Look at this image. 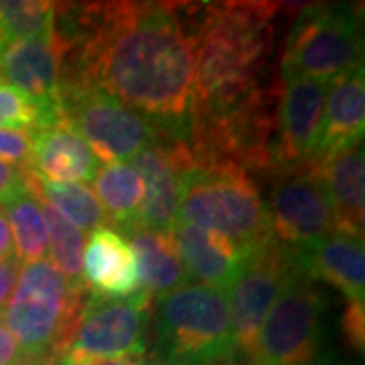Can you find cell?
Segmentation results:
<instances>
[{"label":"cell","instance_id":"cell-1","mask_svg":"<svg viewBox=\"0 0 365 365\" xmlns=\"http://www.w3.org/2000/svg\"><path fill=\"white\" fill-rule=\"evenodd\" d=\"M197 2L57 4L63 83H86L187 143L195 122Z\"/></svg>","mask_w":365,"mask_h":365},{"label":"cell","instance_id":"cell-2","mask_svg":"<svg viewBox=\"0 0 365 365\" xmlns=\"http://www.w3.org/2000/svg\"><path fill=\"white\" fill-rule=\"evenodd\" d=\"M280 13L276 2H197L195 120L217 116L260 90Z\"/></svg>","mask_w":365,"mask_h":365},{"label":"cell","instance_id":"cell-3","mask_svg":"<svg viewBox=\"0 0 365 365\" xmlns=\"http://www.w3.org/2000/svg\"><path fill=\"white\" fill-rule=\"evenodd\" d=\"M177 223L197 225L254 250L272 235L268 205L240 165L191 157L181 175Z\"/></svg>","mask_w":365,"mask_h":365},{"label":"cell","instance_id":"cell-4","mask_svg":"<svg viewBox=\"0 0 365 365\" xmlns=\"http://www.w3.org/2000/svg\"><path fill=\"white\" fill-rule=\"evenodd\" d=\"M88 288L78 287L47 260L25 264L2 311V323L35 361L61 357L86 304Z\"/></svg>","mask_w":365,"mask_h":365},{"label":"cell","instance_id":"cell-5","mask_svg":"<svg viewBox=\"0 0 365 365\" xmlns=\"http://www.w3.org/2000/svg\"><path fill=\"white\" fill-rule=\"evenodd\" d=\"M153 359L199 365L235 355L227 292L185 284L153 300Z\"/></svg>","mask_w":365,"mask_h":365},{"label":"cell","instance_id":"cell-6","mask_svg":"<svg viewBox=\"0 0 365 365\" xmlns=\"http://www.w3.org/2000/svg\"><path fill=\"white\" fill-rule=\"evenodd\" d=\"M361 4H309L288 31L280 61L282 79L329 83L364 63Z\"/></svg>","mask_w":365,"mask_h":365},{"label":"cell","instance_id":"cell-7","mask_svg":"<svg viewBox=\"0 0 365 365\" xmlns=\"http://www.w3.org/2000/svg\"><path fill=\"white\" fill-rule=\"evenodd\" d=\"M153 294L140 288L130 299L88 297L79 323L57 365H90L148 355Z\"/></svg>","mask_w":365,"mask_h":365},{"label":"cell","instance_id":"cell-8","mask_svg":"<svg viewBox=\"0 0 365 365\" xmlns=\"http://www.w3.org/2000/svg\"><path fill=\"white\" fill-rule=\"evenodd\" d=\"M59 114L104 165L132 160L160 136L146 118L86 83L61 86Z\"/></svg>","mask_w":365,"mask_h":365},{"label":"cell","instance_id":"cell-9","mask_svg":"<svg viewBox=\"0 0 365 365\" xmlns=\"http://www.w3.org/2000/svg\"><path fill=\"white\" fill-rule=\"evenodd\" d=\"M323 317L325 299L313 278L302 270L268 311L246 361L250 365L309 364L319 355Z\"/></svg>","mask_w":365,"mask_h":365},{"label":"cell","instance_id":"cell-10","mask_svg":"<svg viewBox=\"0 0 365 365\" xmlns=\"http://www.w3.org/2000/svg\"><path fill=\"white\" fill-rule=\"evenodd\" d=\"M300 272L297 252L276 237L250 252L242 272L227 290L232 337L240 357H248L268 311Z\"/></svg>","mask_w":365,"mask_h":365},{"label":"cell","instance_id":"cell-11","mask_svg":"<svg viewBox=\"0 0 365 365\" xmlns=\"http://www.w3.org/2000/svg\"><path fill=\"white\" fill-rule=\"evenodd\" d=\"M266 205L272 235L288 248H309L335 232L331 199L317 163L280 173Z\"/></svg>","mask_w":365,"mask_h":365},{"label":"cell","instance_id":"cell-12","mask_svg":"<svg viewBox=\"0 0 365 365\" xmlns=\"http://www.w3.org/2000/svg\"><path fill=\"white\" fill-rule=\"evenodd\" d=\"M276 134L272 146V173H287L309 163L321 136L329 83L311 79H282Z\"/></svg>","mask_w":365,"mask_h":365},{"label":"cell","instance_id":"cell-13","mask_svg":"<svg viewBox=\"0 0 365 365\" xmlns=\"http://www.w3.org/2000/svg\"><path fill=\"white\" fill-rule=\"evenodd\" d=\"M191 158L187 143L158 136L132 158V169L143 179L144 197L136 227L153 232H173L177 225L181 175ZM134 230V227H132Z\"/></svg>","mask_w":365,"mask_h":365},{"label":"cell","instance_id":"cell-14","mask_svg":"<svg viewBox=\"0 0 365 365\" xmlns=\"http://www.w3.org/2000/svg\"><path fill=\"white\" fill-rule=\"evenodd\" d=\"M66 43L57 33L45 39L21 41L0 55V83L25 91L41 106L59 112Z\"/></svg>","mask_w":365,"mask_h":365},{"label":"cell","instance_id":"cell-15","mask_svg":"<svg viewBox=\"0 0 365 365\" xmlns=\"http://www.w3.org/2000/svg\"><path fill=\"white\" fill-rule=\"evenodd\" d=\"M83 284L90 297L130 299L140 290L138 262L128 240L102 225L93 230L83 250Z\"/></svg>","mask_w":365,"mask_h":365},{"label":"cell","instance_id":"cell-16","mask_svg":"<svg viewBox=\"0 0 365 365\" xmlns=\"http://www.w3.org/2000/svg\"><path fill=\"white\" fill-rule=\"evenodd\" d=\"M175 240L179 244L189 280L227 292L240 276L252 250L235 244L225 235L197 225L177 223Z\"/></svg>","mask_w":365,"mask_h":365},{"label":"cell","instance_id":"cell-17","mask_svg":"<svg viewBox=\"0 0 365 365\" xmlns=\"http://www.w3.org/2000/svg\"><path fill=\"white\" fill-rule=\"evenodd\" d=\"M364 130L365 76L361 63L329 81L321 136L311 160L317 163L351 146L364 144Z\"/></svg>","mask_w":365,"mask_h":365},{"label":"cell","instance_id":"cell-18","mask_svg":"<svg viewBox=\"0 0 365 365\" xmlns=\"http://www.w3.org/2000/svg\"><path fill=\"white\" fill-rule=\"evenodd\" d=\"M98 169L100 160L63 118L47 128L33 132L31 170L43 181H93Z\"/></svg>","mask_w":365,"mask_h":365},{"label":"cell","instance_id":"cell-19","mask_svg":"<svg viewBox=\"0 0 365 365\" xmlns=\"http://www.w3.org/2000/svg\"><path fill=\"white\" fill-rule=\"evenodd\" d=\"M294 252L302 270L313 280H325L351 302H365V252L361 237L333 232L313 246Z\"/></svg>","mask_w":365,"mask_h":365},{"label":"cell","instance_id":"cell-20","mask_svg":"<svg viewBox=\"0 0 365 365\" xmlns=\"http://www.w3.org/2000/svg\"><path fill=\"white\" fill-rule=\"evenodd\" d=\"M313 163V160H311ZM331 199L335 232L364 240L365 158L364 144L317 160Z\"/></svg>","mask_w":365,"mask_h":365},{"label":"cell","instance_id":"cell-21","mask_svg":"<svg viewBox=\"0 0 365 365\" xmlns=\"http://www.w3.org/2000/svg\"><path fill=\"white\" fill-rule=\"evenodd\" d=\"M124 237H128L138 262L140 287L146 288L153 297H160L191 282L173 232L134 227L126 232Z\"/></svg>","mask_w":365,"mask_h":365},{"label":"cell","instance_id":"cell-22","mask_svg":"<svg viewBox=\"0 0 365 365\" xmlns=\"http://www.w3.org/2000/svg\"><path fill=\"white\" fill-rule=\"evenodd\" d=\"M93 195L98 197L106 223L118 234H126L136 227L143 207L144 185L138 173L128 163H114L100 167L93 177Z\"/></svg>","mask_w":365,"mask_h":365},{"label":"cell","instance_id":"cell-23","mask_svg":"<svg viewBox=\"0 0 365 365\" xmlns=\"http://www.w3.org/2000/svg\"><path fill=\"white\" fill-rule=\"evenodd\" d=\"M29 189L83 234L106 225V215L98 197L83 182L43 181L29 169Z\"/></svg>","mask_w":365,"mask_h":365},{"label":"cell","instance_id":"cell-24","mask_svg":"<svg viewBox=\"0 0 365 365\" xmlns=\"http://www.w3.org/2000/svg\"><path fill=\"white\" fill-rule=\"evenodd\" d=\"M33 193V191H31ZM35 195V193H33ZM37 197V195H35ZM41 213L47 227V250L51 256L53 268L67 280H71L78 287L83 284V250H86V234L66 222L51 205H47L43 199L37 197Z\"/></svg>","mask_w":365,"mask_h":365},{"label":"cell","instance_id":"cell-25","mask_svg":"<svg viewBox=\"0 0 365 365\" xmlns=\"http://www.w3.org/2000/svg\"><path fill=\"white\" fill-rule=\"evenodd\" d=\"M57 4L45 0H0V35L6 45L55 33Z\"/></svg>","mask_w":365,"mask_h":365},{"label":"cell","instance_id":"cell-26","mask_svg":"<svg viewBox=\"0 0 365 365\" xmlns=\"http://www.w3.org/2000/svg\"><path fill=\"white\" fill-rule=\"evenodd\" d=\"M4 211L13 234L14 258L23 264L43 260L47 254V227L37 197L29 189L26 195L9 203Z\"/></svg>","mask_w":365,"mask_h":365},{"label":"cell","instance_id":"cell-27","mask_svg":"<svg viewBox=\"0 0 365 365\" xmlns=\"http://www.w3.org/2000/svg\"><path fill=\"white\" fill-rule=\"evenodd\" d=\"M59 120V112L41 106L25 91L0 83V130L35 132Z\"/></svg>","mask_w":365,"mask_h":365},{"label":"cell","instance_id":"cell-28","mask_svg":"<svg viewBox=\"0 0 365 365\" xmlns=\"http://www.w3.org/2000/svg\"><path fill=\"white\" fill-rule=\"evenodd\" d=\"M33 155V132L0 130V160L16 169H31Z\"/></svg>","mask_w":365,"mask_h":365},{"label":"cell","instance_id":"cell-29","mask_svg":"<svg viewBox=\"0 0 365 365\" xmlns=\"http://www.w3.org/2000/svg\"><path fill=\"white\" fill-rule=\"evenodd\" d=\"M341 335L343 341L359 355L365 349V302L347 300L341 317Z\"/></svg>","mask_w":365,"mask_h":365},{"label":"cell","instance_id":"cell-30","mask_svg":"<svg viewBox=\"0 0 365 365\" xmlns=\"http://www.w3.org/2000/svg\"><path fill=\"white\" fill-rule=\"evenodd\" d=\"M29 193V169L21 170L0 160V207Z\"/></svg>","mask_w":365,"mask_h":365},{"label":"cell","instance_id":"cell-31","mask_svg":"<svg viewBox=\"0 0 365 365\" xmlns=\"http://www.w3.org/2000/svg\"><path fill=\"white\" fill-rule=\"evenodd\" d=\"M0 365H39L26 355L0 319Z\"/></svg>","mask_w":365,"mask_h":365},{"label":"cell","instance_id":"cell-32","mask_svg":"<svg viewBox=\"0 0 365 365\" xmlns=\"http://www.w3.org/2000/svg\"><path fill=\"white\" fill-rule=\"evenodd\" d=\"M19 274H21V262L16 260L14 256L0 262V314H2L6 302L13 294L14 284L19 280Z\"/></svg>","mask_w":365,"mask_h":365},{"label":"cell","instance_id":"cell-33","mask_svg":"<svg viewBox=\"0 0 365 365\" xmlns=\"http://www.w3.org/2000/svg\"><path fill=\"white\" fill-rule=\"evenodd\" d=\"M14 256L13 234H11V225L6 220V213L0 207V262Z\"/></svg>","mask_w":365,"mask_h":365},{"label":"cell","instance_id":"cell-34","mask_svg":"<svg viewBox=\"0 0 365 365\" xmlns=\"http://www.w3.org/2000/svg\"><path fill=\"white\" fill-rule=\"evenodd\" d=\"M59 359V357H57ZM57 365V361H55ZM90 365H158L153 357H138V359H112V361H98V364H90Z\"/></svg>","mask_w":365,"mask_h":365},{"label":"cell","instance_id":"cell-35","mask_svg":"<svg viewBox=\"0 0 365 365\" xmlns=\"http://www.w3.org/2000/svg\"><path fill=\"white\" fill-rule=\"evenodd\" d=\"M304 365H357V364L345 361V359H339V357H335V355L327 353V355H317L314 359H311L309 364H304Z\"/></svg>","mask_w":365,"mask_h":365},{"label":"cell","instance_id":"cell-36","mask_svg":"<svg viewBox=\"0 0 365 365\" xmlns=\"http://www.w3.org/2000/svg\"><path fill=\"white\" fill-rule=\"evenodd\" d=\"M199 365H250L244 357H240L237 353L235 355H230V357H222V359H215V361H207V364H199Z\"/></svg>","mask_w":365,"mask_h":365},{"label":"cell","instance_id":"cell-37","mask_svg":"<svg viewBox=\"0 0 365 365\" xmlns=\"http://www.w3.org/2000/svg\"><path fill=\"white\" fill-rule=\"evenodd\" d=\"M4 47H6V43H4L2 35H0V55H2V51H4Z\"/></svg>","mask_w":365,"mask_h":365}]
</instances>
